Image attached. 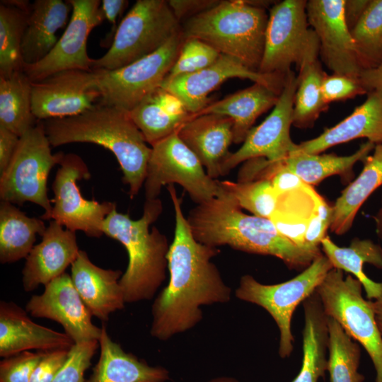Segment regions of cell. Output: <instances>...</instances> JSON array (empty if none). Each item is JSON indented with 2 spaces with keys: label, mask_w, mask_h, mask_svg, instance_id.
Masks as SVG:
<instances>
[{
  "label": "cell",
  "mask_w": 382,
  "mask_h": 382,
  "mask_svg": "<svg viewBox=\"0 0 382 382\" xmlns=\"http://www.w3.org/2000/svg\"><path fill=\"white\" fill-rule=\"evenodd\" d=\"M172 200L175 227L167 255L170 278L155 299L150 334L162 341L186 332L203 318L201 306L231 300V289L211 261L220 250L198 242L181 208L182 199L173 185L167 186Z\"/></svg>",
  "instance_id": "obj_1"
},
{
  "label": "cell",
  "mask_w": 382,
  "mask_h": 382,
  "mask_svg": "<svg viewBox=\"0 0 382 382\" xmlns=\"http://www.w3.org/2000/svg\"><path fill=\"white\" fill-rule=\"evenodd\" d=\"M186 218L194 238L202 244L274 256L290 269H306L322 254L320 248L301 247L285 238L270 219L245 214L222 187L218 195L192 208Z\"/></svg>",
  "instance_id": "obj_2"
},
{
  "label": "cell",
  "mask_w": 382,
  "mask_h": 382,
  "mask_svg": "<svg viewBox=\"0 0 382 382\" xmlns=\"http://www.w3.org/2000/svg\"><path fill=\"white\" fill-rule=\"evenodd\" d=\"M51 146L92 143L115 155L123 173L122 180L134 198L144 185L151 152L129 112L98 103L86 112L64 118L44 120Z\"/></svg>",
  "instance_id": "obj_3"
},
{
  "label": "cell",
  "mask_w": 382,
  "mask_h": 382,
  "mask_svg": "<svg viewBox=\"0 0 382 382\" xmlns=\"http://www.w3.org/2000/svg\"><path fill=\"white\" fill-rule=\"evenodd\" d=\"M159 198L145 199L143 214L137 220L113 210L105 219L103 231L127 250L128 264L120 284L125 303L151 299L166 279L170 245L156 227H149L162 213Z\"/></svg>",
  "instance_id": "obj_4"
},
{
  "label": "cell",
  "mask_w": 382,
  "mask_h": 382,
  "mask_svg": "<svg viewBox=\"0 0 382 382\" xmlns=\"http://www.w3.org/2000/svg\"><path fill=\"white\" fill-rule=\"evenodd\" d=\"M267 20L264 8L245 0H223L183 22L181 29L184 39L198 38L259 72Z\"/></svg>",
  "instance_id": "obj_5"
},
{
  "label": "cell",
  "mask_w": 382,
  "mask_h": 382,
  "mask_svg": "<svg viewBox=\"0 0 382 382\" xmlns=\"http://www.w3.org/2000/svg\"><path fill=\"white\" fill-rule=\"evenodd\" d=\"M180 30L167 1L137 0L119 23L108 51L93 59L91 69L125 66L154 52Z\"/></svg>",
  "instance_id": "obj_6"
},
{
  "label": "cell",
  "mask_w": 382,
  "mask_h": 382,
  "mask_svg": "<svg viewBox=\"0 0 382 382\" xmlns=\"http://www.w3.org/2000/svg\"><path fill=\"white\" fill-rule=\"evenodd\" d=\"M362 285L352 274L332 268L316 291L325 313L334 318L369 356L376 371V382H382V335L372 301L362 296Z\"/></svg>",
  "instance_id": "obj_7"
},
{
  "label": "cell",
  "mask_w": 382,
  "mask_h": 382,
  "mask_svg": "<svg viewBox=\"0 0 382 382\" xmlns=\"http://www.w3.org/2000/svg\"><path fill=\"white\" fill-rule=\"evenodd\" d=\"M332 268L331 262L322 253L299 274L284 282L263 284L250 274L241 277L236 296L261 306L272 317L279 330L280 357H289L294 349L291 323L295 309L316 291Z\"/></svg>",
  "instance_id": "obj_8"
},
{
  "label": "cell",
  "mask_w": 382,
  "mask_h": 382,
  "mask_svg": "<svg viewBox=\"0 0 382 382\" xmlns=\"http://www.w3.org/2000/svg\"><path fill=\"white\" fill-rule=\"evenodd\" d=\"M43 122H38L22 137L5 170L0 174V198L3 202L22 205L35 203L45 209L41 216L52 210L47 196L49 173L64 155L52 154Z\"/></svg>",
  "instance_id": "obj_9"
},
{
  "label": "cell",
  "mask_w": 382,
  "mask_h": 382,
  "mask_svg": "<svg viewBox=\"0 0 382 382\" xmlns=\"http://www.w3.org/2000/svg\"><path fill=\"white\" fill-rule=\"evenodd\" d=\"M181 185L197 204L218 195L219 180L212 178L177 132L151 146L144 183L145 199L158 198L164 185Z\"/></svg>",
  "instance_id": "obj_10"
},
{
  "label": "cell",
  "mask_w": 382,
  "mask_h": 382,
  "mask_svg": "<svg viewBox=\"0 0 382 382\" xmlns=\"http://www.w3.org/2000/svg\"><path fill=\"white\" fill-rule=\"evenodd\" d=\"M183 41L181 29L146 57L115 70H98L100 102L130 112L160 86L175 63Z\"/></svg>",
  "instance_id": "obj_11"
},
{
  "label": "cell",
  "mask_w": 382,
  "mask_h": 382,
  "mask_svg": "<svg viewBox=\"0 0 382 382\" xmlns=\"http://www.w3.org/2000/svg\"><path fill=\"white\" fill-rule=\"evenodd\" d=\"M59 165L52 183L54 206L48 215L40 219H52L68 230L81 231L89 237H100L104 221L117 209L116 204L108 201L100 203L82 196L77 181L88 180L91 173L79 155L64 154Z\"/></svg>",
  "instance_id": "obj_12"
},
{
  "label": "cell",
  "mask_w": 382,
  "mask_h": 382,
  "mask_svg": "<svg viewBox=\"0 0 382 382\" xmlns=\"http://www.w3.org/2000/svg\"><path fill=\"white\" fill-rule=\"evenodd\" d=\"M298 79L290 70L285 76L282 90L271 113L258 126L248 132L243 145L223 161L221 176L245 161L264 158L269 161H277L295 151L298 144L290 137L293 125L294 105Z\"/></svg>",
  "instance_id": "obj_13"
},
{
  "label": "cell",
  "mask_w": 382,
  "mask_h": 382,
  "mask_svg": "<svg viewBox=\"0 0 382 382\" xmlns=\"http://www.w3.org/2000/svg\"><path fill=\"white\" fill-rule=\"evenodd\" d=\"M306 4L304 0H284L270 8L260 73L284 76L292 64L299 66L311 30Z\"/></svg>",
  "instance_id": "obj_14"
},
{
  "label": "cell",
  "mask_w": 382,
  "mask_h": 382,
  "mask_svg": "<svg viewBox=\"0 0 382 382\" xmlns=\"http://www.w3.org/2000/svg\"><path fill=\"white\" fill-rule=\"evenodd\" d=\"M71 18L52 50L40 61L25 65L23 71L31 82L69 69L91 71L93 59L87 52L91 30L105 20L100 0H67Z\"/></svg>",
  "instance_id": "obj_15"
},
{
  "label": "cell",
  "mask_w": 382,
  "mask_h": 382,
  "mask_svg": "<svg viewBox=\"0 0 382 382\" xmlns=\"http://www.w3.org/2000/svg\"><path fill=\"white\" fill-rule=\"evenodd\" d=\"M98 70L69 69L31 83L33 112L38 121L81 114L100 102Z\"/></svg>",
  "instance_id": "obj_16"
},
{
  "label": "cell",
  "mask_w": 382,
  "mask_h": 382,
  "mask_svg": "<svg viewBox=\"0 0 382 382\" xmlns=\"http://www.w3.org/2000/svg\"><path fill=\"white\" fill-rule=\"evenodd\" d=\"M285 76L254 71L238 59L221 54L218 59L208 67L170 80H163L160 87L178 97L187 111L195 117L212 103L209 97V93L229 79H249L267 86L280 93Z\"/></svg>",
  "instance_id": "obj_17"
},
{
  "label": "cell",
  "mask_w": 382,
  "mask_h": 382,
  "mask_svg": "<svg viewBox=\"0 0 382 382\" xmlns=\"http://www.w3.org/2000/svg\"><path fill=\"white\" fill-rule=\"evenodd\" d=\"M344 4L345 0L307 1L308 21L318 39L325 65L333 74L359 79L363 69L345 19Z\"/></svg>",
  "instance_id": "obj_18"
},
{
  "label": "cell",
  "mask_w": 382,
  "mask_h": 382,
  "mask_svg": "<svg viewBox=\"0 0 382 382\" xmlns=\"http://www.w3.org/2000/svg\"><path fill=\"white\" fill-rule=\"evenodd\" d=\"M45 287L42 294L33 295L28 301L25 311L30 316L59 323L75 344L100 340L102 327L92 323L93 316L76 289L71 276L64 273Z\"/></svg>",
  "instance_id": "obj_19"
},
{
  "label": "cell",
  "mask_w": 382,
  "mask_h": 382,
  "mask_svg": "<svg viewBox=\"0 0 382 382\" xmlns=\"http://www.w3.org/2000/svg\"><path fill=\"white\" fill-rule=\"evenodd\" d=\"M42 237L27 256L22 271L25 291H32L40 284L45 286L65 273L80 250L76 232L63 229L55 221L50 222Z\"/></svg>",
  "instance_id": "obj_20"
},
{
  "label": "cell",
  "mask_w": 382,
  "mask_h": 382,
  "mask_svg": "<svg viewBox=\"0 0 382 382\" xmlns=\"http://www.w3.org/2000/svg\"><path fill=\"white\" fill-rule=\"evenodd\" d=\"M75 342L62 333L34 323L16 303L0 302V356L8 357L25 351L70 349Z\"/></svg>",
  "instance_id": "obj_21"
},
{
  "label": "cell",
  "mask_w": 382,
  "mask_h": 382,
  "mask_svg": "<svg viewBox=\"0 0 382 382\" xmlns=\"http://www.w3.org/2000/svg\"><path fill=\"white\" fill-rule=\"evenodd\" d=\"M233 122L225 115L204 114L193 117L177 132L213 179L221 176V166L233 143Z\"/></svg>",
  "instance_id": "obj_22"
},
{
  "label": "cell",
  "mask_w": 382,
  "mask_h": 382,
  "mask_svg": "<svg viewBox=\"0 0 382 382\" xmlns=\"http://www.w3.org/2000/svg\"><path fill=\"white\" fill-rule=\"evenodd\" d=\"M120 270L96 266L84 250H79L71 265V278L92 316L106 322L110 313L124 308L125 296L120 284Z\"/></svg>",
  "instance_id": "obj_23"
},
{
  "label": "cell",
  "mask_w": 382,
  "mask_h": 382,
  "mask_svg": "<svg viewBox=\"0 0 382 382\" xmlns=\"http://www.w3.org/2000/svg\"><path fill=\"white\" fill-rule=\"evenodd\" d=\"M359 138H366L375 145L382 143V91L368 92L366 100L348 117L326 128L317 137L299 144L295 152L319 154Z\"/></svg>",
  "instance_id": "obj_24"
},
{
  "label": "cell",
  "mask_w": 382,
  "mask_h": 382,
  "mask_svg": "<svg viewBox=\"0 0 382 382\" xmlns=\"http://www.w3.org/2000/svg\"><path fill=\"white\" fill-rule=\"evenodd\" d=\"M129 115L151 146L176 133L194 117L178 97L160 86L148 94Z\"/></svg>",
  "instance_id": "obj_25"
},
{
  "label": "cell",
  "mask_w": 382,
  "mask_h": 382,
  "mask_svg": "<svg viewBox=\"0 0 382 382\" xmlns=\"http://www.w3.org/2000/svg\"><path fill=\"white\" fill-rule=\"evenodd\" d=\"M98 343L100 357L86 382H165L170 378L166 368L149 366L126 352L111 339L104 325Z\"/></svg>",
  "instance_id": "obj_26"
},
{
  "label": "cell",
  "mask_w": 382,
  "mask_h": 382,
  "mask_svg": "<svg viewBox=\"0 0 382 382\" xmlns=\"http://www.w3.org/2000/svg\"><path fill=\"white\" fill-rule=\"evenodd\" d=\"M70 12L68 1L35 0L31 4L21 45L25 65L38 62L52 50L58 41L56 33L66 25Z\"/></svg>",
  "instance_id": "obj_27"
},
{
  "label": "cell",
  "mask_w": 382,
  "mask_h": 382,
  "mask_svg": "<svg viewBox=\"0 0 382 382\" xmlns=\"http://www.w3.org/2000/svg\"><path fill=\"white\" fill-rule=\"evenodd\" d=\"M319 42L311 29L301 61L297 67L298 84L294 99L293 125L311 127L319 115L328 109L322 97V83L326 74L318 59Z\"/></svg>",
  "instance_id": "obj_28"
},
{
  "label": "cell",
  "mask_w": 382,
  "mask_h": 382,
  "mask_svg": "<svg viewBox=\"0 0 382 382\" xmlns=\"http://www.w3.org/2000/svg\"><path fill=\"white\" fill-rule=\"evenodd\" d=\"M279 93L262 83L253 85L212 102L195 117L216 114L230 117L233 122V143L243 142L257 118L274 108Z\"/></svg>",
  "instance_id": "obj_29"
},
{
  "label": "cell",
  "mask_w": 382,
  "mask_h": 382,
  "mask_svg": "<svg viewBox=\"0 0 382 382\" xmlns=\"http://www.w3.org/2000/svg\"><path fill=\"white\" fill-rule=\"evenodd\" d=\"M303 359L299 373L291 382H318L328 368V316L316 291L303 302Z\"/></svg>",
  "instance_id": "obj_30"
},
{
  "label": "cell",
  "mask_w": 382,
  "mask_h": 382,
  "mask_svg": "<svg viewBox=\"0 0 382 382\" xmlns=\"http://www.w3.org/2000/svg\"><path fill=\"white\" fill-rule=\"evenodd\" d=\"M359 175L342 192L332 206L330 230L338 236L352 228L360 207L382 186V143L376 144L373 154L363 161Z\"/></svg>",
  "instance_id": "obj_31"
},
{
  "label": "cell",
  "mask_w": 382,
  "mask_h": 382,
  "mask_svg": "<svg viewBox=\"0 0 382 382\" xmlns=\"http://www.w3.org/2000/svg\"><path fill=\"white\" fill-rule=\"evenodd\" d=\"M324 255L334 268L349 272L359 281L368 300L382 297V282H376L368 277L364 272V265L369 263L382 269V248L370 239L354 238L347 247H340L326 236L320 243Z\"/></svg>",
  "instance_id": "obj_32"
},
{
  "label": "cell",
  "mask_w": 382,
  "mask_h": 382,
  "mask_svg": "<svg viewBox=\"0 0 382 382\" xmlns=\"http://www.w3.org/2000/svg\"><path fill=\"white\" fill-rule=\"evenodd\" d=\"M375 144L366 141L349 156L330 154H311L292 152L286 158L277 162L283 168L299 176L307 185H318L332 175H340L346 180L353 176V166L358 161H363Z\"/></svg>",
  "instance_id": "obj_33"
},
{
  "label": "cell",
  "mask_w": 382,
  "mask_h": 382,
  "mask_svg": "<svg viewBox=\"0 0 382 382\" xmlns=\"http://www.w3.org/2000/svg\"><path fill=\"white\" fill-rule=\"evenodd\" d=\"M42 219L29 217L13 204H0V262L12 263L27 257L36 240L46 230Z\"/></svg>",
  "instance_id": "obj_34"
},
{
  "label": "cell",
  "mask_w": 382,
  "mask_h": 382,
  "mask_svg": "<svg viewBox=\"0 0 382 382\" xmlns=\"http://www.w3.org/2000/svg\"><path fill=\"white\" fill-rule=\"evenodd\" d=\"M320 196L313 186L307 184L281 194L270 219L285 238L299 246L311 248L305 244V233Z\"/></svg>",
  "instance_id": "obj_35"
},
{
  "label": "cell",
  "mask_w": 382,
  "mask_h": 382,
  "mask_svg": "<svg viewBox=\"0 0 382 382\" xmlns=\"http://www.w3.org/2000/svg\"><path fill=\"white\" fill-rule=\"evenodd\" d=\"M30 5L25 0L0 1V76L23 71L21 45Z\"/></svg>",
  "instance_id": "obj_36"
},
{
  "label": "cell",
  "mask_w": 382,
  "mask_h": 382,
  "mask_svg": "<svg viewBox=\"0 0 382 382\" xmlns=\"http://www.w3.org/2000/svg\"><path fill=\"white\" fill-rule=\"evenodd\" d=\"M31 83L23 71L0 76V126L20 137L37 120L32 109Z\"/></svg>",
  "instance_id": "obj_37"
},
{
  "label": "cell",
  "mask_w": 382,
  "mask_h": 382,
  "mask_svg": "<svg viewBox=\"0 0 382 382\" xmlns=\"http://www.w3.org/2000/svg\"><path fill=\"white\" fill-rule=\"evenodd\" d=\"M328 325L327 371L330 382H363L364 376L359 372L361 359L359 344L349 337L334 318L328 316Z\"/></svg>",
  "instance_id": "obj_38"
},
{
  "label": "cell",
  "mask_w": 382,
  "mask_h": 382,
  "mask_svg": "<svg viewBox=\"0 0 382 382\" xmlns=\"http://www.w3.org/2000/svg\"><path fill=\"white\" fill-rule=\"evenodd\" d=\"M351 35L362 69L377 67L382 62V0H370Z\"/></svg>",
  "instance_id": "obj_39"
},
{
  "label": "cell",
  "mask_w": 382,
  "mask_h": 382,
  "mask_svg": "<svg viewBox=\"0 0 382 382\" xmlns=\"http://www.w3.org/2000/svg\"><path fill=\"white\" fill-rule=\"evenodd\" d=\"M221 187L231 194L241 209L253 215L268 218L274 213L278 195L270 180L260 179L245 182L219 181Z\"/></svg>",
  "instance_id": "obj_40"
},
{
  "label": "cell",
  "mask_w": 382,
  "mask_h": 382,
  "mask_svg": "<svg viewBox=\"0 0 382 382\" xmlns=\"http://www.w3.org/2000/svg\"><path fill=\"white\" fill-rule=\"evenodd\" d=\"M221 53L207 42L194 37L185 38L178 56L164 80L192 74L214 63Z\"/></svg>",
  "instance_id": "obj_41"
},
{
  "label": "cell",
  "mask_w": 382,
  "mask_h": 382,
  "mask_svg": "<svg viewBox=\"0 0 382 382\" xmlns=\"http://www.w3.org/2000/svg\"><path fill=\"white\" fill-rule=\"evenodd\" d=\"M98 344L97 340L75 344L69 350L66 363L52 382H86L84 374L91 366Z\"/></svg>",
  "instance_id": "obj_42"
},
{
  "label": "cell",
  "mask_w": 382,
  "mask_h": 382,
  "mask_svg": "<svg viewBox=\"0 0 382 382\" xmlns=\"http://www.w3.org/2000/svg\"><path fill=\"white\" fill-rule=\"evenodd\" d=\"M45 351H25L0 362V382H30L32 374Z\"/></svg>",
  "instance_id": "obj_43"
},
{
  "label": "cell",
  "mask_w": 382,
  "mask_h": 382,
  "mask_svg": "<svg viewBox=\"0 0 382 382\" xmlns=\"http://www.w3.org/2000/svg\"><path fill=\"white\" fill-rule=\"evenodd\" d=\"M321 91L323 99L328 105L367 93L359 79L338 74H325Z\"/></svg>",
  "instance_id": "obj_44"
},
{
  "label": "cell",
  "mask_w": 382,
  "mask_h": 382,
  "mask_svg": "<svg viewBox=\"0 0 382 382\" xmlns=\"http://www.w3.org/2000/svg\"><path fill=\"white\" fill-rule=\"evenodd\" d=\"M332 216V206L320 195L305 233L304 241L306 246L320 248L319 245L330 228Z\"/></svg>",
  "instance_id": "obj_45"
},
{
  "label": "cell",
  "mask_w": 382,
  "mask_h": 382,
  "mask_svg": "<svg viewBox=\"0 0 382 382\" xmlns=\"http://www.w3.org/2000/svg\"><path fill=\"white\" fill-rule=\"evenodd\" d=\"M69 350L45 351L32 374L30 382H52L66 363Z\"/></svg>",
  "instance_id": "obj_46"
},
{
  "label": "cell",
  "mask_w": 382,
  "mask_h": 382,
  "mask_svg": "<svg viewBox=\"0 0 382 382\" xmlns=\"http://www.w3.org/2000/svg\"><path fill=\"white\" fill-rule=\"evenodd\" d=\"M173 14L181 22L205 12L219 3V0H168Z\"/></svg>",
  "instance_id": "obj_47"
},
{
  "label": "cell",
  "mask_w": 382,
  "mask_h": 382,
  "mask_svg": "<svg viewBox=\"0 0 382 382\" xmlns=\"http://www.w3.org/2000/svg\"><path fill=\"white\" fill-rule=\"evenodd\" d=\"M129 1L127 0H102L101 10L105 20H107L111 24L110 32L106 35L103 40L101 41V45L105 47H110L114 38L115 34L119 24L117 21L122 14Z\"/></svg>",
  "instance_id": "obj_48"
},
{
  "label": "cell",
  "mask_w": 382,
  "mask_h": 382,
  "mask_svg": "<svg viewBox=\"0 0 382 382\" xmlns=\"http://www.w3.org/2000/svg\"><path fill=\"white\" fill-rule=\"evenodd\" d=\"M19 140L17 134L0 126V174L11 162Z\"/></svg>",
  "instance_id": "obj_49"
},
{
  "label": "cell",
  "mask_w": 382,
  "mask_h": 382,
  "mask_svg": "<svg viewBox=\"0 0 382 382\" xmlns=\"http://www.w3.org/2000/svg\"><path fill=\"white\" fill-rule=\"evenodd\" d=\"M369 3L370 0H345L344 16L350 31L357 23Z\"/></svg>",
  "instance_id": "obj_50"
},
{
  "label": "cell",
  "mask_w": 382,
  "mask_h": 382,
  "mask_svg": "<svg viewBox=\"0 0 382 382\" xmlns=\"http://www.w3.org/2000/svg\"><path fill=\"white\" fill-rule=\"evenodd\" d=\"M359 81L367 93L372 91H382V62L376 68L363 70Z\"/></svg>",
  "instance_id": "obj_51"
},
{
  "label": "cell",
  "mask_w": 382,
  "mask_h": 382,
  "mask_svg": "<svg viewBox=\"0 0 382 382\" xmlns=\"http://www.w3.org/2000/svg\"><path fill=\"white\" fill-rule=\"evenodd\" d=\"M371 301L376 323L382 335V297Z\"/></svg>",
  "instance_id": "obj_52"
},
{
  "label": "cell",
  "mask_w": 382,
  "mask_h": 382,
  "mask_svg": "<svg viewBox=\"0 0 382 382\" xmlns=\"http://www.w3.org/2000/svg\"><path fill=\"white\" fill-rule=\"evenodd\" d=\"M374 219L375 221L376 233L378 239L382 242V192L380 207L375 214Z\"/></svg>",
  "instance_id": "obj_53"
},
{
  "label": "cell",
  "mask_w": 382,
  "mask_h": 382,
  "mask_svg": "<svg viewBox=\"0 0 382 382\" xmlns=\"http://www.w3.org/2000/svg\"><path fill=\"white\" fill-rule=\"evenodd\" d=\"M207 382H239L237 379L232 377L222 376L213 378Z\"/></svg>",
  "instance_id": "obj_54"
}]
</instances>
